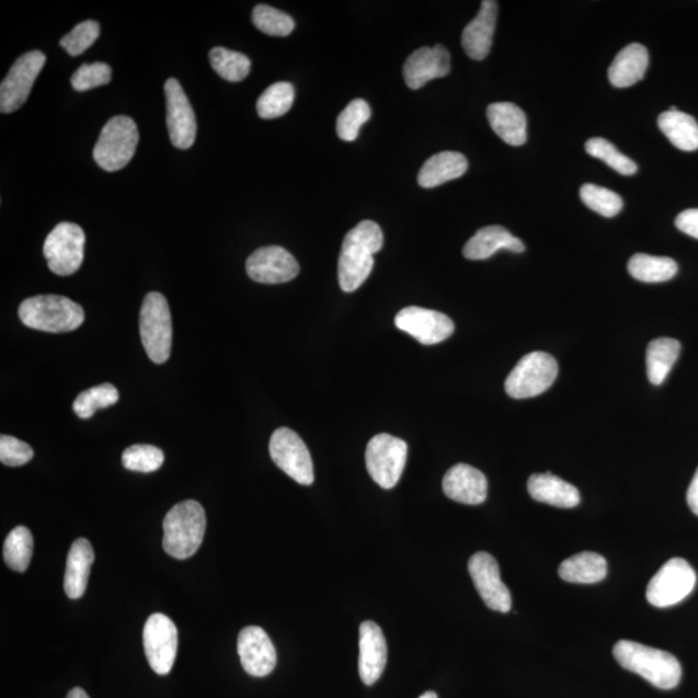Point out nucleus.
I'll return each mask as SVG.
<instances>
[{
  "mask_svg": "<svg viewBox=\"0 0 698 698\" xmlns=\"http://www.w3.org/2000/svg\"><path fill=\"white\" fill-rule=\"evenodd\" d=\"M687 502L690 511L698 516V469L687 492Z\"/></svg>",
  "mask_w": 698,
  "mask_h": 698,
  "instance_id": "nucleus-46",
  "label": "nucleus"
},
{
  "mask_svg": "<svg viewBox=\"0 0 698 698\" xmlns=\"http://www.w3.org/2000/svg\"><path fill=\"white\" fill-rule=\"evenodd\" d=\"M366 469L384 489L398 485L408 459V444L388 434L374 436L366 446Z\"/></svg>",
  "mask_w": 698,
  "mask_h": 698,
  "instance_id": "nucleus-8",
  "label": "nucleus"
},
{
  "mask_svg": "<svg viewBox=\"0 0 698 698\" xmlns=\"http://www.w3.org/2000/svg\"><path fill=\"white\" fill-rule=\"evenodd\" d=\"M502 249L519 254L525 250V244L506 228L491 226L478 230L477 234L465 244L464 255L470 261H484Z\"/></svg>",
  "mask_w": 698,
  "mask_h": 698,
  "instance_id": "nucleus-25",
  "label": "nucleus"
},
{
  "mask_svg": "<svg viewBox=\"0 0 698 698\" xmlns=\"http://www.w3.org/2000/svg\"><path fill=\"white\" fill-rule=\"evenodd\" d=\"M629 273L645 284L666 283L678 272V264L672 258L636 254L629 261Z\"/></svg>",
  "mask_w": 698,
  "mask_h": 698,
  "instance_id": "nucleus-32",
  "label": "nucleus"
},
{
  "mask_svg": "<svg viewBox=\"0 0 698 698\" xmlns=\"http://www.w3.org/2000/svg\"><path fill=\"white\" fill-rule=\"evenodd\" d=\"M496 16H499V3L494 0H485L481 3L478 16L465 27L462 46L472 60H484L491 53Z\"/></svg>",
  "mask_w": 698,
  "mask_h": 698,
  "instance_id": "nucleus-22",
  "label": "nucleus"
},
{
  "mask_svg": "<svg viewBox=\"0 0 698 698\" xmlns=\"http://www.w3.org/2000/svg\"><path fill=\"white\" fill-rule=\"evenodd\" d=\"M489 125L508 146L520 147L527 141V115L513 103H495L488 106Z\"/></svg>",
  "mask_w": 698,
  "mask_h": 698,
  "instance_id": "nucleus-26",
  "label": "nucleus"
},
{
  "mask_svg": "<svg viewBox=\"0 0 698 698\" xmlns=\"http://www.w3.org/2000/svg\"><path fill=\"white\" fill-rule=\"evenodd\" d=\"M112 81V69L105 62L83 64L71 77V85L78 92L90 91L100 85L110 84Z\"/></svg>",
  "mask_w": 698,
  "mask_h": 698,
  "instance_id": "nucleus-43",
  "label": "nucleus"
},
{
  "mask_svg": "<svg viewBox=\"0 0 698 698\" xmlns=\"http://www.w3.org/2000/svg\"><path fill=\"white\" fill-rule=\"evenodd\" d=\"M273 462L278 469L301 485H311L314 481L312 457L304 440L290 428L273 432L270 443Z\"/></svg>",
  "mask_w": 698,
  "mask_h": 698,
  "instance_id": "nucleus-11",
  "label": "nucleus"
},
{
  "mask_svg": "<svg viewBox=\"0 0 698 698\" xmlns=\"http://www.w3.org/2000/svg\"><path fill=\"white\" fill-rule=\"evenodd\" d=\"M140 336L153 363L168 362L172 345V320L168 299L160 293H149L142 301Z\"/></svg>",
  "mask_w": 698,
  "mask_h": 698,
  "instance_id": "nucleus-6",
  "label": "nucleus"
},
{
  "mask_svg": "<svg viewBox=\"0 0 698 698\" xmlns=\"http://www.w3.org/2000/svg\"><path fill=\"white\" fill-rule=\"evenodd\" d=\"M682 345L673 337H657L648 344L646 374L654 386L664 384L680 355Z\"/></svg>",
  "mask_w": 698,
  "mask_h": 698,
  "instance_id": "nucleus-31",
  "label": "nucleus"
},
{
  "mask_svg": "<svg viewBox=\"0 0 698 698\" xmlns=\"http://www.w3.org/2000/svg\"><path fill=\"white\" fill-rule=\"evenodd\" d=\"M608 564L599 553L581 552L563 561L559 575L572 584H596L607 577Z\"/></svg>",
  "mask_w": 698,
  "mask_h": 698,
  "instance_id": "nucleus-29",
  "label": "nucleus"
},
{
  "mask_svg": "<svg viewBox=\"0 0 698 698\" xmlns=\"http://www.w3.org/2000/svg\"><path fill=\"white\" fill-rule=\"evenodd\" d=\"M469 162L464 155L458 152H442L431 157L419 174V184L422 188H435V186L451 182L466 174Z\"/></svg>",
  "mask_w": 698,
  "mask_h": 698,
  "instance_id": "nucleus-28",
  "label": "nucleus"
},
{
  "mask_svg": "<svg viewBox=\"0 0 698 698\" xmlns=\"http://www.w3.org/2000/svg\"><path fill=\"white\" fill-rule=\"evenodd\" d=\"M163 460V451L157 446L147 444L129 446L122 455V465L125 469L142 473L160 470Z\"/></svg>",
  "mask_w": 698,
  "mask_h": 698,
  "instance_id": "nucleus-38",
  "label": "nucleus"
},
{
  "mask_svg": "<svg viewBox=\"0 0 698 698\" xmlns=\"http://www.w3.org/2000/svg\"><path fill=\"white\" fill-rule=\"evenodd\" d=\"M237 651L243 671L256 678L270 675L277 665L276 648L267 632L258 626H249L241 630Z\"/></svg>",
  "mask_w": 698,
  "mask_h": 698,
  "instance_id": "nucleus-18",
  "label": "nucleus"
},
{
  "mask_svg": "<svg viewBox=\"0 0 698 698\" xmlns=\"http://www.w3.org/2000/svg\"><path fill=\"white\" fill-rule=\"evenodd\" d=\"M100 35V25L96 21L88 20L75 26L73 31L65 35L60 46L70 56L82 55L96 42Z\"/></svg>",
  "mask_w": 698,
  "mask_h": 698,
  "instance_id": "nucleus-42",
  "label": "nucleus"
},
{
  "mask_svg": "<svg viewBox=\"0 0 698 698\" xmlns=\"http://www.w3.org/2000/svg\"><path fill=\"white\" fill-rule=\"evenodd\" d=\"M213 69L228 82H241L250 73L251 61L243 54L215 47L210 52Z\"/></svg>",
  "mask_w": 698,
  "mask_h": 698,
  "instance_id": "nucleus-35",
  "label": "nucleus"
},
{
  "mask_svg": "<svg viewBox=\"0 0 698 698\" xmlns=\"http://www.w3.org/2000/svg\"><path fill=\"white\" fill-rule=\"evenodd\" d=\"M449 73L450 54L440 45L416 49L404 65L405 82L412 90H420L430 81Z\"/></svg>",
  "mask_w": 698,
  "mask_h": 698,
  "instance_id": "nucleus-20",
  "label": "nucleus"
},
{
  "mask_svg": "<svg viewBox=\"0 0 698 698\" xmlns=\"http://www.w3.org/2000/svg\"><path fill=\"white\" fill-rule=\"evenodd\" d=\"M45 64L46 56L41 52H31L19 57L0 85V112L13 113L26 103Z\"/></svg>",
  "mask_w": 698,
  "mask_h": 698,
  "instance_id": "nucleus-13",
  "label": "nucleus"
},
{
  "mask_svg": "<svg viewBox=\"0 0 698 698\" xmlns=\"http://www.w3.org/2000/svg\"><path fill=\"white\" fill-rule=\"evenodd\" d=\"M559 366L557 359L546 352H531L524 356L510 373L505 390L516 400L531 399L549 390L557 380Z\"/></svg>",
  "mask_w": 698,
  "mask_h": 698,
  "instance_id": "nucleus-7",
  "label": "nucleus"
},
{
  "mask_svg": "<svg viewBox=\"0 0 698 698\" xmlns=\"http://www.w3.org/2000/svg\"><path fill=\"white\" fill-rule=\"evenodd\" d=\"M119 392L111 384H104L90 388L78 394L75 401V413L82 420H90L99 409L110 408L117 404Z\"/></svg>",
  "mask_w": 698,
  "mask_h": 698,
  "instance_id": "nucleus-36",
  "label": "nucleus"
},
{
  "mask_svg": "<svg viewBox=\"0 0 698 698\" xmlns=\"http://www.w3.org/2000/svg\"><path fill=\"white\" fill-rule=\"evenodd\" d=\"M206 530L205 510L197 501L178 503L163 520V550L171 558H192L203 545Z\"/></svg>",
  "mask_w": 698,
  "mask_h": 698,
  "instance_id": "nucleus-3",
  "label": "nucleus"
},
{
  "mask_svg": "<svg viewBox=\"0 0 698 698\" xmlns=\"http://www.w3.org/2000/svg\"><path fill=\"white\" fill-rule=\"evenodd\" d=\"M142 644L153 672L158 675L171 673L179 644L178 629L171 618L162 614L150 616L144 626Z\"/></svg>",
  "mask_w": 698,
  "mask_h": 698,
  "instance_id": "nucleus-12",
  "label": "nucleus"
},
{
  "mask_svg": "<svg viewBox=\"0 0 698 698\" xmlns=\"http://www.w3.org/2000/svg\"><path fill=\"white\" fill-rule=\"evenodd\" d=\"M587 155L606 162L610 169H614L621 175H634L638 165L629 157L623 156L614 144L603 138H593L586 142Z\"/></svg>",
  "mask_w": 698,
  "mask_h": 698,
  "instance_id": "nucleus-37",
  "label": "nucleus"
},
{
  "mask_svg": "<svg viewBox=\"0 0 698 698\" xmlns=\"http://www.w3.org/2000/svg\"><path fill=\"white\" fill-rule=\"evenodd\" d=\"M650 64V55L646 48L639 43L626 46L615 57L608 69V78L611 85L617 89L631 88L644 78Z\"/></svg>",
  "mask_w": 698,
  "mask_h": 698,
  "instance_id": "nucleus-27",
  "label": "nucleus"
},
{
  "mask_svg": "<svg viewBox=\"0 0 698 698\" xmlns=\"http://www.w3.org/2000/svg\"><path fill=\"white\" fill-rule=\"evenodd\" d=\"M443 489L448 499L464 505L477 506L487 500L488 480L485 474L474 467L459 464L446 472Z\"/></svg>",
  "mask_w": 698,
  "mask_h": 698,
  "instance_id": "nucleus-21",
  "label": "nucleus"
},
{
  "mask_svg": "<svg viewBox=\"0 0 698 698\" xmlns=\"http://www.w3.org/2000/svg\"><path fill=\"white\" fill-rule=\"evenodd\" d=\"M384 232L371 220L358 222L345 234L337 261V279L343 291L354 293L368 279L374 267V254L384 248Z\"/></svg>",
  "mask_w": 698,
  "mask_h": 698,
  "instance_id": "nucleus-1",
  "label": "nucleus"
},
{
  "mask_svg": "<svg viewBox=\"0 0 698 698\" xmlns=\"http://www.w3.org/2000/svg\"><path fill=\"white\" fill-rule=\"evenodd\" d=\"M85 234L75 222H60L45 241L46 261L57 276H71L81 268L84 258Z\"/></svg>",
  "mask_w": 698,
  "mask_h": 698,
  "instance_id": "nucleus-10",
  "label": "nucleus"
},
{
  "mask_svg": "<svg viewBox=\"0 0 698 698\" xmlns=\"http://www.w3.org/2000/svg\"><path fill=\"white\" fill-rule=\"evenodd\" d=\"M696 581V572L688 561L674 558L662 565L648 584L646 600L653 607H673L694 592Z\"/></svg>",
  "mask_w": 698,
  "mask_h": 698,
  "instance_id": "nucleus-9",
  "label": "nucleus"
},
{
  "mask_svg": "<svg viewBox=\"0 0 698 698\" xmlns=\"http://www.w3.org/2000/svg\"><path fill=\"white\" fill-rule=\"evenodd\" d=\"M139 144V129L133 118L117 115L107 121L99 136L93 158L107 172L126 168L136 153Z\"/></svg>",
  "mask_w": 698,
  "mask_h": 698,
  "instance_id": "nucleus-5",
  "label": "nucleus"
},
{
  "mask_svg": "<svg viewBox=\"0 0 698 698\" xmlns=\"http://www.w3.org/2000/svg\"><path fill=\"white\" fill-rule=\"evenodd\" d=\"M34 551L32 531L23 525L11 530L4 541L3 557L12 571L23 573L27 570Z\"/></svg>",
  "mask_w": 698,
  "mask_h": 698,
  "instance_id": "nucleus-33",
  "label": "nucleus"
},
{
  "mask_svg": "<svg viewBox=\"0 0 698 698\" xmlns=\"http://www.w3.org/2000/svg\"><path fill=\"white\" fill-rule=\"evenodd\" d=\"M93 560L92 545L85 538H78L70 547L65 570L64 590L70 599H81L84 595Z\"/></svg>",
  "mask_w": 698,
  "mask_h": 698,
  "instance_id": "nucleus-23",
  "label": "nucleus"
},
{
  "mask_svg": "<svg viewBox=\"0 0 698 698\" xmlns=\"http://www.w3.org/2000/svg\"><path fill=\"white\" fill-rule=\"evenodd\" d=\"M67 698H90L82 688H73L68 694Z\"/></svg>",
  "mask_w": 698,
  "mask_h": 698,
  "instance_id": "nucleus-47",
  "label": "nucleus"
},
{
  "mask_svg": "<svg viewBox=\"0 0 698 698\" xmlns=\"http://www.w3.org/2000/svg\"><path fill=\"white\" fill-rule=\"evenodd\" d=\"M388 648L384 631L376 622L365 621L359 626L358 672L366 686H373L384 674Z\"/></svg>",
  "mask_w": 698,
  "mask_h": 698,
  "instance_id": "nucleus-19",
  "label": "nucleus"
},
{
  "mask_svg": "<svg viewBox=\"0 0 698 698\" xmlns=\"http://www.w3.org/2000/svg\"><path fill=\"white\" fill-rule=\"evenodd\" d=\"M19 318L26 328L47 333H68L84 322L83 308L61 295H37L19 308Z\"/></svg>",
  "mask_w": 698,
  "mask_h": 698,
  "instance_id": "nucleus-4",
  "label": "nucleus"
},
{
  "mask_svg": "<svg viewBox=\"0 0 698 698\" xmlns=\"http://www.w3.org/2000/svg\"><path fill=\"white\" fill-rule=\"evenodd\" d=\"M659 127L674 147L685 152L698 149V124L690 115L671 107L660 115Z\"/></svg>",
  "mask_w": 698,
  "mask_h": 698,
  "instance_id": "nucleus-30",
  "label": "nucleus"
},
{
  "mask_svg": "<svg viewBox=\"0 0 698 698\" xmlns=\"http://www.w3.org/2000/svg\"><path fill=\"white\" fill-rule=\"evenodd\" d=\"M371 110L363 99L351 102L336 119V134L344 141H355L359 128L370 119Z\"/></svg>",
  "mask_w": 698,
  "mask_h": 698,
  "instance_id": "nucleus-41",
  "label": "nucleus"
},
{
  "mask_svg": "<svg viewBox=\"0 0 698 698\" xmlns=\"http://www.w3.org/2000/svg\"><path fill=\"white\" fill-rule=\"evenodd\" d=\"M253 24L271 37H287L294 31V20L267 4H259L253 11Z\"/></svg>",
  "mask_w": 698,
  "mask_h": 698,
  "instance_id": "nucleus-40",
  "label": "nucleus"
},
{
  "mask_svg": "<svg viewBox=\"0 0 698 698\" xmlns=\"http://www.w3.org/2000/svg\"><path fill=\"white\" fill-rule=\"evenodd\" d=\"M165 104H168V128L172 146L190 149L196 141L197 122L185 92L175 78L164 83Z\"/></svg>",
  "mask_w": 698,
  "mask_h": 698,
  "instance_id": "nucleus-16",
  "label": "nucleus"
},
{
  "mask_svg": "<svg viewBox=\"0 0 698 698\" xmlns=\"http://www.w3.org/2000/svg\"><path fill=\"white\" fill-rule=\"evenodd\" d=\"M528 491L535 501L560 508H573L581 502L579 489L551 472L531 474Z\"/></svg>",
  "mask_w": 698,
  "mask_h": 698,
  "instance_id": "nucleus-24",
  "label": "nucleus"
},
{
  "mask_svg": "<svg viewBox=\"0 0 698 698\" xmlns=\"http://www.w3.org/2000/svg\"><path fill=\"white\" fill-rule=\"evenodd\" d=\"M34 457V450L32 446L19 440V438L2 435L0 437V460L2 464L10 467L24 466Z\"/></svg>",
  "mask_w": 698,
  "mask_h": 698,
  "instance_id": "nucleus-44",
  "label": "nucleus"
},
{
  "mask_svg": "<svg viewBox=\"0 0 698 698\" xmlns=\"http://www.w3.org/2000/svg\"><path fill=\"white\" fill-rule=\"evenodd\" d=\"M614 656L626 671L643 676L660 689H673L682 679L679 661L656 648L620 640L614 648Z\"/></svg>",
  "mask_w": 698,
  "mask_h": 698,
  "instance_id": "nucleus-2",
  "label": "nucleus"
},
{
  "mask_svg": "<svg viewBox=\"0 0 698 698\" xmlns=\"http://www.w3.org/2000/svg\"><path fill=\"white\" fill-rule=\"evenodd\" d=\"M580 196L582 203L592 208L593 211L606 216V218H614L622 210V198L617 193L603 188V186L595 184L582 185Z\"/></svg>",
  "mask_w": 698,
  "mask_h": 698,
  "instance_id": "nucleus-39",
  "label": "nucleus"
},
{
  "mask_svg": "<svg viewBox=\"0 0 698 698\" xmlns=\"http://www.w3.org/2000/svg\"><path fill=\"white\" fill-rule=\"evenodd\" d=\"M247 271L256 283L285 284L299 275V264L284 248L267 247L258 249L249 256Z\"/></svg>",
  "mask_w": 698,
  "mask_h": 698,
  "instance_id": "nucleus-17",
  "label": "nucleus"
},
{
  "mask_svg": "<svg viewBox=\"0 0 698 698\" xmlns=\"http://www.w3.org/2000/svg\"><path fill=\"white\" fill-rule=\"evenodd\" d=\"M420 698H438V697L435 693H432V690H428V693L423 694Z\"/></svg>",
  "mask_w": 698,
  "mask_h": 698,
  "instance_id": "nucleus-48",
  "label": "nucleus"
},
{
  "mask_svg": "<svg viewBox=\"0 0 698 698\" xmlns=\"http://www.w3.org/2000/svg\"><path fill=\"white\" fill-rule=\"evenodd\" d=\"M469 572L474 587L488 608L507 614L513 607V596L501 580L500 565L488 552H478L469 561Z\"/></svg>",
  "mask_w": 698,
  "mask_h": 698,
  "instance_id": "nucleus-15",
  "label": "nucleus"
},
{
  "mask_svg": "<svg viewBox=\"0 0 698 698\" xmlns=\"http://www.w3.org/2000/svg\"><path fill=\"white\" fill-rule=\"evenodd\" d=\"M675 226L680 232L698 240V208H689L676 216Z\"/></svg>",
  "mask_w": 698,
  "mask_h": 698,
  "instance_id": "nucleus-45",
  "label": "nucleus"
},
{
  "mask_svg": "<svg viewBox=\"0 0 698 698\" xmlns=\"http://www.w3.org/2000/svg\"><path fill=\"white\" fill-rule=\"evenodd\" d=\"M394 325L424 345L442 343L455 333V323L448 316L415 306L401 309Z\"/></svg>",
  "mask_w": 698,
  "mask_h": 698,
  "instance_id": "nucleus-14",
  "label": "nucleus"
},
{
  "mask_svg": "<svg viewBox=\"0 0 698 698\" xmlns=\"http://www.w3.org/2000/svg\"><path fill=\"white\" fill-rule=\"evenodd\" d=\"M295 99L294 85L289 82H278L262 93L256 104L259 117L275 119L283 117L291 110Z\"/></svg>",
  "mask_w": 698,
  "mask_h": 698,
  "instance_id": "nucleus-34",
  "label": "nucleus"
}]
</instances>
